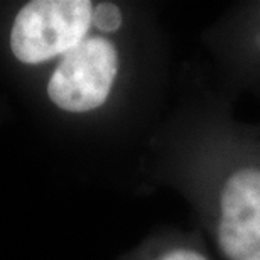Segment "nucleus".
<instances>
[{
    "label": "nucleus",
    "mask_w": 260,
    "mask_h": 260,
    "mask_svg": "<svg viewBox=\"0 0 260 260\" xmlns=\"http://www.w3.org/2000/svg\"><path fill=\"white\" fill-rule=\"evenodd\" d=\"M178 160L181 188L221 258L260 260V125L206 95L188 115Z\"/></svg>",
    "instance_id": "1"
},
{
    "label": "nucleus",
    "mask_w": 260,
    "mask_h": 260,
    "mask_svg": "<svg viewBox=\"0 0 260 260\" xmlns=\"http://www.w3.org/2000/svg\"><path fill=\"white\" fill-rule=\"evenodd\" d=\"M110 36L98 30L63 56L48 85V95L56 107L88 113L107 105L122 71L120 49Z\"/></svg>",
    "instance_id": "2"
},
{
    "label": "nucleus",
    "mask_w": 260,
    "mask_h": 260,
    "mask_svg": "<svg viewBox=\"0 0 260 260\" xmlns=\"http://www.w3.org/2000/svg\"><path fill=\"white\" fill-rule=\"evenodd\" d=\"M93 2L34 0L15 15L10 48L22 63L38 64L66 54L93 29Z\"/></svg>",
    "instance_id": "3"
},
{
    "label": "nucleus",
    "mask_w": 260,
    "mask_h": 260,
    "mask_svg": "<svg viewBox=\"0 0 260 260\" xmlns=\"http://www.w3.org/2000/svg\"><path fill=\"white\" fill-rule=\"evenodd\" d=\"M203 38L225 85L260 95V0L232 5Z\"/></svg>",
    "instance_id": "4"
},
{
    "label": "nucleus",
    "mask_w": 260,
    "mask_h": 260,
    "mask_svg": "<svg viewBox=\"0 0 260 260\" xmlns=\"http://www.w3.org/2000/svg\"><path fill=\"white\" fill-rule=\"evenodd\" d=\"M139 260H213L206 243L198 233L174 235L157 245L147 248L145 255Z\"/></svg>",
    "instance_id": "5"
},
{
    "label": "nucleus",
    "mask_w": 260,
    "mask_h": 260,
    "mask_svg": "<svg viewBox=\"0 0 260 260\" xmlns=\"http://www.w3.org/2000/svg\"><path fill=\"white\" fill-rule=\"evenodd\" d=\"M125 17L120 5L113 2H96L93 5V27L100 32L115 34L120 32Z\"/></svg>",
    "instance_id": "6"
}]
</instances>
